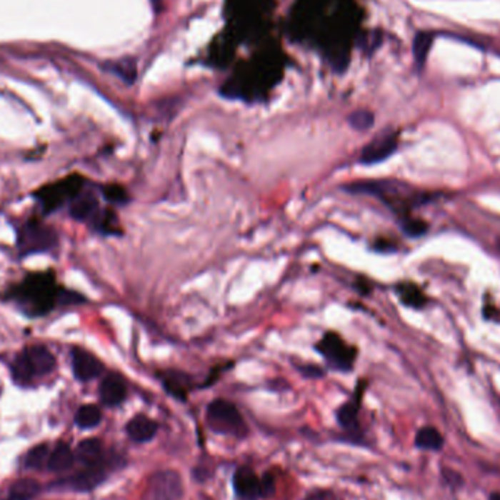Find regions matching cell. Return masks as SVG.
I'll return each mask as SVG.
<instances>
[{"mask_svg": "<svg viewBox=\"0 0 500 500\" xmlns=\"http://www.w3.org/2000/svg\"><path fill=\"white\" fill-rule=\"evenodd\" d=\"M40 491L41 486L34 479H19L11 486L8 494L15 500H33Z\"/></svg>", "mask_w": 500, "mask_h": 500, "instance_id": "25", "label": "cell"}, {"mask_svg": "<svg viewBox=\"0 0 500 500\" xmlns=\"http://www.w3.org/2000/svg\"><path fill=\"white\" fill-rule=\"evenodd\" d=\"M47 459H49V446L46 444H41L36 448L31 449L24 459V465L25 468H34V470H39L44 464L47 465Z\"/></svg>", "mask_w": 500, "mask_h": 500, "instance_id": "28", "label": "cell"}, {"mask_svg": "<svg viewBox=\"0 0 500 500\" xmlns=\"http://www.w3.org/2000/svg\"><path fill=\"white\" fill-rule=\"evenodd\" d=\"M414 446L423 452H441L445 448V436L434 426H423L416 431Z\"/></svg>", "mask_w": 500, "mask_h": 500, "instance_id": "18", "label": "cell"}, {"mask_svg": "<svg viewBox=\"0 0 500 500\" xmlns=\"http://www.w3.org/2000/svg\"><path fill=\"white\" fill-rule=\"evenodd\" d=\"M100 211L99 199L92 192H81L72 202L69 214L76 221H91Z\"/></svg>", "mask_w": 500, "mask_h": 500, "instance_id": "17", "label": "cell"}, {"mask_svg": "<svg viewBox=\"0 0 500 500\" xmlns=\"http://www.w3.org/2000/svg\"><path fill=\"white\" fill-rule=\"evenodd\" d=\"M161 382L164 389L176 399L180 401H186L187 394H189V389L192 386V381L191 378L184 374L183 371H177V370H167L161 374Z\"/></svg>", "mask_w": 500, "mask_h": 500, "instance_id": "19", "label": "cell"}, {"mask_svg": "<svg viewBox=\"0 0 500 500\" xmlns=\"http://www.w3.org/2000/svg\"><path fill=\"white\" fill-rule=\"evenodd\" d=\"M84 184L85 179L82 176L71 174L56 183L43 186L34 194V198L40 202L43 211L50 214L66 202H72L82 192Z\"/></svg>", "mask_w": 500, "mask_h": 500, "instance_id": "7", "label": "cell"}, {"mask_svg": "<svg viewBox=\"0 0 500 500\" xmlns=\"http://www.w3.org/2000/svg\"><path fill=\"white\" fill-rule=\"evenodd\" d=\"M183 496L181 479L174 471L155 474L149 486V500H180Z\"/></svg>", "mask_w": 500, "mask_h": 500, "instance_id": "12", "label": "cell"}, {"mask_svg": "<svg viewBox=\"0 0 500 500\" xmlns=\"http://www.w3.org/2000/svg\"><path fill=\"white\" fill-rule=\"evenodd\" d=\"M398 148V134L386 131L373 138L361 151L360 163L361 164H378L389 159Z\"/></svg>", "mask_w": 500, "mask_h": 500, "instance_id": "11", "label": "cell"}, {"mask_svg": "<svg viewBox=\"0 0 500 500\" xmlns=\"http://www.w3.org/2000/svg\"><path fill=\"white\" fill-rule=\"evenodd\" d=\"M56 369V359L44 346H29L19 353L12 366V378L19 385H28L34 378L44 376Z\"/></svg>", "mask_w": 500, "mask_h": 500, "instance_id": "4", "label": "cell"}, {"mask_svg": "<svg viewBox=\"0 0 500 500\" xmlns=\"http://www.w3.org/2000/svg\"><path fill=\"white\" fill-rule=\"evenodd\" d=\"M75 452L71 449L69 445L66 444H59L53 452L49 455L47 459V468L50 471L54 473H60V471H66L74 465L75 462Z\"/></svg>", "mask_w": 500, "mask_h": 500, "instance_id": "22", "label": "cell"}, {"mask_svg": "<svg viewBox=\"0 0 500 500\" xmlns=\"http://www.w3.org/2000/svg\"><path fill=\"white\" fill-rule=\"evenodd\" d=\"M206 423L214 433L233 437H246L247 426L236 405L227 399L218 398L209 402L206 409Z\"/></svg>", "mask_w": 500, "mask_h": 500, "instance_id": "5", "label": "cell"}, {"mask_svg": "<svg viewBox=\"0 0 500 500\" xmlns=\"http://www.w3.org/2000/svg\"><path fill=\"white\" fill-rule=\"evenodd\" d=\"M101 419H103L101 410L94 404L82 405V407H79L76 414H75L76 426L79 429H84V430L97 427L101 423Z\"/></svg>", "mask_w": 500, "mask_h": 500, "instance_id": "24", "label": "cell"}, {"mask_svg": "<svg viewBox=\"0 0 500 500\" xmlns=\"http://www.w3.org/2000/svg\"><path fill=\"white\" fill-rule=\"evenodd\" d=\"M103 195L107 202L113 205H126L129 202V195L120 184H106L103 187Z\"/></svg>", "mask_w": 500, "mask_h": 500, "instance_id": "30", "label": "cell"}, {"mask_svg": "<svg viewBox=\"0 0 500 500\" xmlns=\"http://www.w3.org/2000/svg\"><path fill=\"white\" fill-rule=\"evenodd\" d=\"M439 477L444 487L451 491H459L466 484L465 477L458 470H455V468L448 465H442L439 468Z\"/></svg>", "mask_w": 500, "mask_h": 500, "instance_id": "27", "label": "cell"}, {"mask_svg": "<svg viewBox=\"0 0 500 500\" xmlns=\"http://www.w3.org/2000/svg\"><path fill=\"white\" fill-rule=\"evenodd\" d=\"M60 290L53 272H36L11 291V299L28 316H44L59 304Z\"/></svg>", "mask_w": 500, "mask_h": 500, "instance_id": "2", "label": "cell"}, {"mask_svg": "<svg viewBox=\"0 0 500 500\" xmlns=\"http://www.w3.org/2000/svg\"><path fill=\"white\" fill-rule=\"evenodd\" d=\"M349 123H350V126L353 129L364 132V131H367V129H370L373 126L374 116L369 110H357V111L350 114Z\"/></svg>", "mask_w": 500, "mask_h": 500, "instance_id": "32", "label": "cell"}, {"mask_svg": "<svg viewBox=\"0 0 500 500\" xmlns=\"http://www.w3.org/2000/svg\"><path fill=\"white\" fill-rule=\"evenodd\" d=\"M109 69L111 72H114L116 75H119L120 78H123L126 82H134L136 78V66L135 61L126 59V60H120L116 61V64H109Z\"/></svg>", "mask_w": 500, "mask_h": 500, "instance_id": "31", "label": "cell"}, {"mask_svg": "<svg viewBox=\"0 0 500 500\" xmlns=\"http://www.w3.org/2000/svg\"><path fill=\"white\" fill-rule=\"evenodd\" d=\"M487 500H500V491H491L487 497Z\"/></svg>", "mask_w": 500, "mask_h": 500, "instance_id": "36", "label": "cell"}, {"mask_svg": "<svg viewBox=\"0 0 500 500\" xmlns=\"http://www.w3.org/2000/svg\"><path fill=\"white\" fill-rule=\"evenodd\" d=\"M18 249L22 256L50 252L57 246V233L53 227L31 218L18 230Z\"/></svg>", "mask_w": 500, "mask_h": 500, "instance_id": "6", "label": "cell"}, {"mask_svg": "<svg viewBox=\"0 0 500 500\" xmlns=\"http://www.w3.org/2000/svg\"><path fill=\"white\" fill-rule=\"evenodd\" d=\"M275 491V480L274 477L266 473L261 479V497H269Z\"/></svg>", "mask_w": 500, "mask_h": 500, "instance_id": "34", "label": "cell"}, {"mask_svg": "<svg viewBox=\"0 0 500 500\" xmlns=\"http://www.w3.org/2000/svg\"><path fill=\"white\" fill-rule=\"evenodd\" d=\"M233 489L240 500L261 497V479L250 466H239L233 476Z\"/></svg>", "mask_w": 500, "mask_h": 500, "instance_id": "14", "label": "cell"}, {"mask_svg": "<svg viewBox=\"0 0 500 500\" xmlns=\"http://www.w3.org/2000/svg\"><path fill=\"white\" fill-rule=\"evenodd\" d=\"M316 350L326 363L338 371H350L356 361V349L349 346L338 334L326 332L316 344Z\"/></svg>", "mask_w": 500, "mask_h": 500, "instance_id": "8", "label": "cell"}, {"mask_svg": "<svg viewBox=\"0 0 500 500\" xmlns=\"http://www.w3.org/2000/svg\"><path fill=\"white\" fill-rule=\"evenodd\" d=\"M297 369L300 370V373L303 374L304 378H310V379H316V378H322L325 371L315 364H304V366H297Z\"/></svg>", "mask_w": 500, "mask_h": 500, "instance_id": "33", "label": "cell"}, {"mask_svg": "<svg viewBox=\"0 0 500 500\" xmlns=\"http://www.w3.org/2000/svg\"><path fill=\"white\" fill-rule=\"evenodd\" d=\"M71 359H72V370L75 378L81 382H89L92 379H96L104 371V364L92 353L81 347L72 349Z\"/></svg>", "mask_w": 500, "mask_h": 500, "instance_id": "13", "label": "cell"}, {"mask_svg": "<svg viewBox=\"0 0 500 500\" xmlns=\"http://www.w3.org/2000/svg\"><path fill=\"white\" fill-rule=\"evenodd\" d=\"M109 465L110 464L107 461L96 465H86L84 466V470L78 471L76 474L66 477L65 480L59 483H54L53 487L72 491H91L106 481Z\"/></svg>", "mask_w": 500, "mask_h": 500, "instance_id": "10", "label": "cell"}, {"mask_svg": "<svg viewBox=\"0 0 500 500\" xmlns=\"http://www.w3.org/2000/svg\"><path fill=\"white\" fill-rule=\"evenodd\" d=\"M396 293L399 296V300L409 307L421 309L427 303V297L421 291V289H419L416 284H411V283L398 284Z\"/></svg>", "mask_w": 500, "mask_h": 500, "instance_id": "23", "label": "cell"}, {"mask_svg": "<svg viewBox=\"0 0 500 500\" xmlns=\"http://www.w3.org/2000/svg\"><path fill=\"white\" fill-rule=\"evenodd\" d=\"M483 315H484L486 319H499V316H500L499 310H497L493 304H486V306H484Z\"/></svg>", "mask_w": 500, "mask_h": 500, "instance_id": "35", "label": "cell"}, {"mask_svg": "<svg viewBox=\"0 0 500 500\" xmlns=\"http://www.w3.org/2000/svg\"><path fill=\"white\" fill-rule=\"evenodd\" d=\"M2 500H15V499H12V497H11V496H9V494H8V496H6V497H5V499H2Z\"/></svg>", "mask_w": 500, "mask_h": 500, "instance_id": "37", "label": "cell"}, {"mask_svg": "<svg viewBox=\"0 0 500 500\" xmlns=\"http://www.w3.org/2000/svg\"><path fill=\"white\" fill-rule=\"evenodd\" d=\"M356 22V5L353 0H299L293 9L291 26L300 41H307L325 50L334 60L338 54L341 69L347 36L353 33Z\"/></svg>", "mask_w": 500, "mask_h": 500, "instance_id": "1", "label": "cell"}, {"mask_svg": "<svg viewBox=\"0 0 500 500\" xmlns=\"http://www.w3.org/2000/svg\"><path fill=\"white\" fill-rule=\"evenodd\" d=\"M342 191L354 195H370L381 199L386 206L401 218L409 216L410 211L421 205L427 198L411 189V186L394 180H367L354 181L342 186Z\"/></svg>", "mask_w": 500, "mask_h": 500, "instance_id": "3", "label": "cell"}, {"mask_svg": "<svg viewBox=\"0 0 500 500\" xmlns=\"http://www.w3.org/2000/svg\"><path fill=\"white\" fill-rule=\"evenodd\" d=\"M434 40V34L429 33V31H421L414 39L413 43V53H414V59L416 64L419 68H421L424 65V61L427 59V54L430 51V47L433 44Z\"/></svg>", "mask_w": 500, "mask_h": 500, "instance_id": "26", "label": "cell"}, {"mask_svg": "<svg viewBox=\"0 0 500 500\" xmlns=\"http://www.w3.org/2000/svg\"><path fill=\"white\" fill-rule=\"evenodd\" d=\"M75 458L84 465H96V464H101L106 459L104 455V448L100 439H96V437H91V439H85L82 441L76 451H75Z\"/></svg>", "mask_w": 500, "mask_h": 500, "instance_id": "20", "label": "cell"}, {"mask_svg": "<svg viewBox=\"0 0 500 500\" xmlns=\"http://www.w3.org/2000/svg\"><path fill=\"white\" fill-rule=\"evenodd\" d=\"M401 229L404 233L410 237H420L429 230V224L420 218H414L411 215L401 218Z\"/></svg>", "mask_w": 500, "mask_h": 500, "instance_id": "29", "label": "cell"}, {"mask_svg": "<svg viewBox=\"0 0 500 500\" xmlns=\"http://www.w3.org/2000/svg\"><path fill=\"white\" fill-rule=\"evenodd\" d=\"M91 224H92L94 230L99 231L100 234H104V236H120L121 234L117 214L110 208L100 209L96 214V216H94L91 220Z\"/></svg>", "mask_w": 500, "mask_h": 500, "instance_id": "21", "label": "cell"}, {"mask_svg": "<svg viewBox=\"0 0 500 500\" xmlns=\"http://www.w3.org/2000/svg\"><path fill=\"white\" fill-rule=\"evenodd\" d=\"M159 431V424L145 414H138L126 424V433L129 439L136 444H146L152 441Z\"/></svg>", "mask_w": 500, "mask_h": 500, "instance_id": "16", "label": "cell"}, {"mask_svg": "<svg viewBox=\"0 0 500 500\" xmlns=\"http://www.w3.org/2000/svg\"><path fill=\"white\" fill-rule=\"evenodd\" d=\"M364 388H366V384L360 382L357 385V389L354 391L353 398L349 402L342 404L335 413L338 424L341 426L344 433L347 434V437H344V439L350 441L356 445H361L366 442L363 430L359 423V411H360V404H361Z\"/></svg>", "mask_w": 500, "mask_h": 500, "instance_id": "9", "label": "cell"}, {"mask_svg": "<svg viewBox=\"0 0 500 500\" xmlns=\"http://www.w3.org/2000/svg\"><path fill=\"white\" fill-rule=\"evenodd\" d=\"M100 399L107 407H117L128 396V385L120 374L110 373L100 384Z\"/></svg>", "mask_w": 500, "mask_h": 500, "instance_id": "15", "label": "cell"}]
</instances>
